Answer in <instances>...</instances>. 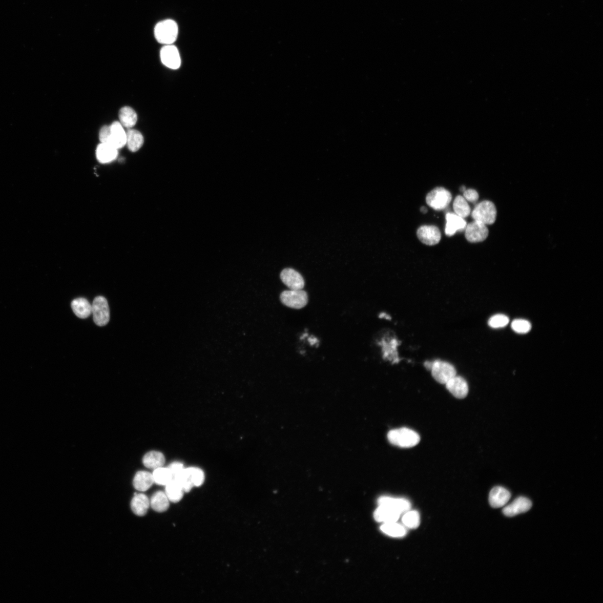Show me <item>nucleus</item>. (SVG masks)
I'll list each match as a JSON object with an SVG mask.
<instances>
[{
  "label": "nucleus",
  "mask_w": 603,
  "mask_h": 603,
  "mask_svg": "<svg viewBox=\"0 0 603 603\" xmlns=\"http://www.w3.org/2000/svg\"><path fill=\"white\" fill-rule=\"evenodd\" d=\"M165 462V459L163 453L157 451L147 452L142 459L143 464L145 467L153 470L162 467Z\"/></svg>",
  "instance_id": "5701e85b"
},
{
  "label": "nucleus",
  "mask_w": 603,
  "mask_h": 603,
  "mask_svg": "<svg viewBox=\"0 0 603 603\" xmlns=\"http://www.w3.org/2000/svg\"><path fill=\"white\" fill-rule=\"evenodd\" d=\"M154 483L152 473L146 471H139L133 480L134 488L139 492H145Z\"/></svg>",
  "instance_id": "aec40b11"
},
{
  "label": "nucleus",
  "mask_w": 603,
  "mask_h": 603,
  "mask_svg": "<svg viewBox=\"0 0 603 603\" xmlns=\"http://www.w3.org/2000/svg\"><path fill=\"white\" fill-rule=\"evenodd\" d=\"M421 211L422 213L426 214L427 212V209L425 207H422L421 209Z\"/></svg>",
  "instance_id": "ea45409f"
},
{
  "label": "nucleus",
  "mask_w": 603,
  "mask_h": 603,
  "mask_svg": "<svg viewBox=\"0 0 603 603\" xmlns=\"http://www.w3.org/2000/svg\"><path fill=\"white\" fill-rule=\"evenodd\" d=\"M496 214L495 204L489 201H484L476 205L472 211L471 216L474 220L486 225H492L496 221Z\"/></svg>",
  "instance_id": "20e7f679"
},
{
  "label": "nucleus",
  "mask_w": 603,
  "mask_h": 603,
  "mask_svg": "<svg viewBox=\"0 0 603 603\" xmlns=\"http://www.w3.org/2000/svg\"><path fill=\"white\" fill-rule=\"evenodd\" d=\"M402 522L406 527L414 529L420 524V516L418 512L408 511L403 516Z\"/></svg>",
  "instance_id": "7c9ffc66"
},
{
  "label": "nucleus",
  "mask_w": 603,
  "mask_h": 603,
  "mask_svg": "<svg viewBox=\"0 0 603 603\" xmlns=\"http://www.w3.org/2000/svg\"><path fill=\"white\" fill-rule=\"evenodd\" d=\"M417 235L422 243L430 246L438 244L441 239L439 228L433 225L421 226L418 230Z\"/></svg>",
  "instance_id": "9b49d317"
},
{
  "label": "nucleus",
  "mask_w": 603,
  "mask_h": 603,
  "mask_svg": "<svg viewBox=\"0 0 603 603\" xmlns=\"http://www.w3.org/2000/svg\"><path fill=\"white\" fill-rule=\"evenodd\" d=\"M99 139L101 143L119 149L126 145L127 132L120 122L116 121L109 127L104 126L101 129Z\"/></svg>",
  "instance_id": "f257e3e1"
},
{
  "label": "nucleus",
  "mask_w": 603,
  "mask_h": 603,
  "mask_svg": "<svg viewBox=\"0 0 603 603\" xmlns=\"http://www.w3.org/2000/svg\"><path fill=\"white\" fill-rule=\"evenodd\" d=\"M173 479L176 478L185 468L182 463L175 462L171 464L169 467Z\"/></svg>",
  "instance_id": "c9c22d12"
},
{
  "label": "nucleus",
  "mask_w": 603,
  "mask_h": 603,
  "mask_svg": "<svg viewBox=\"0 0 603 603\" xmlns=\"http://www.w3.org/2000/svg\"><path fill=\"white\" fill-rule=\"evenodd\" d=\"M532 506V502L529 499L521 496L503 508V513L507 517H514L527 512L530 510Z\"/></svg>",
  "instance_id": "ddd939ff"
},
{
  "label": "nucleus",
  "mask_w": 603,
  "mask_h": 603,
  "mask_svg": "<svg viewBox=\"0 0 603 603\" xmlns=\"http://www.w3.org/2000/svg\"><path fill=\"white\" fill-rule=\"evenodd\" d=\"M118 149L105 143H101L96 150V157L99 162L108 163L116 159Z\"/></svg>",
  "instance_id": "6ab92c4d"
},
{
  "label": "nucleus",
  "mask_w": 603,
  "mask_h": 603,
  "mask_svg": "<svg viewBox=\"0 0 603 603\" xmlns=\"http://www.w3.org/2000/svg\"><path fill=\"white\" fill-rule=\"evenodd\" d=\"M401 514L388 507L379 506L374 514L375 519L383 523L396 522L399 519Z\"/></svg>",
  "instance_id": "412c9836"
},
{
  "label": "nucleus",
  "mask_w": 603,
  "mask_h": 603,
  "mask_svg": "<svg viewBox=\"0 0 603 603\" xmlns=\"http://www.w3.org/2000/svg\"><path fill=\"white\" fill-rule=\"evenodd\" d=\"M284 305L294 309H301L307 305L308 298L307 292L301 290H284L280 296Z\"/></svg>",
  "instance_id": "39448f33"
},
{
  "label": "nucleus",
  "mask_w": 603,
  "mask_h": 603,
  "mask_svg": "<svg viewBox=\"0 0 603 603\" xmlns=\"http://www.w3.org/2000/svg\"><path fill=\"white\" fill-rule=\"evenodd\" d=\"M282 282L292 290H301L304 287V280L300 273L292 268L284 269L281 273Z\"/></svg>",
  "instance_id": "f8f14e48"
},
{
  "label": "nucleus",
  "mask_w": 603,
  "mask_h": 603,
  "mask_svg": "<svg viewBox=\"0 0 603 603\" xmlns=\"http://www.w3.org/2000/svg\"><path fill=\"white\" fill-rule=\"evenodd\" d=\"M186 469L194 486L196 487L201 486L205 480L203 471L197 467H190L186 468Z\"/></svg>",
  "instance_id": "2f4dec72"
},
{
  "label": "nucleus",
  "mask_w": 603,
  "mask_h": 603,
  "mask_svg": "<svg viewBox=\"0 0 603 603\" xmlns=\"http://www.w3.org/2000/svg\"><path fill=\"white\" fill-rule=\"evenodd\" d=\"M399 345V342L396 339H393L390 341L389 345H386L383 343L384 346V357L387 358L390 357V359H393V363H398L399 362V357L397 358V347Z\"/></svg>",
  "instance_id": "473e14b6"
},
{
  "label": "nucleus",
  "mask_w": 603,
  "mask_h": 603,
  "mask_svg": "<svg viewBox=\"0 0 603 603\" xmlns=\"http://www.w3.org/2000/svg\"><path fill=\"white\" fill-rule=\"evenodd\" d=\"M433 363V362H426L425 363V368L428 370H431L432 367Z\"/></svg>",
  "instance_id": "4c0bfd02"
},
{
  "label": "nucleus",
  "mask_w": 603,
  "mask_h": 603,
  "mask_svg": "<svg viewBox=\"0 0 603 603\" xmlns=\"http://www.w3.org/2000/svg\"><path fill=\"white\" fill-rule=\"evenodd\" d=\"M378 503L379 506L390 507L401 514L409 511L411 507V503L406 499L395 498L386 496L379 498Z\"/></svg>",
  "instance_id": "dca6fc26"
},
{
  "label": "nucleus",
  "mask_w": 603,
  "mask_h": 603,
  "mask_svg": "<svg viewBox=\"0 0 603 603\" xmlns=\"http://www.w3.org/2000/svg\"><path fill=\"white\" fill-rule=\"evenodd\" d=\"M93 321L98 326L107 325L110 318V308L108 301L102 296H98L92 304Z\"/></svg>",
  "instance_id": "423d86ee"
},
{
  "label": "nucleus",
  "mask_w": 603,
  "mask_h": 603,
  "mask_svg": "<svg viewBox=\"0 0 603 603\" xmlns=\"http://www.w3.org/2000/svg\"><path fill=\"white\" fill-rule=\"evenodd\" d=\"M513 330L518 334H527L531 329V324L529 321L524 319L514 320L511 325Z\"/></svg>",
  "instance_id": "72a5a7b5"
},
{
  "label": "nucleus",
  "mask_w": 603,
  "mask_h": 603,
  "mask_svg": "<svg viewBox=\"0 0 603 603\" xmlns=\"http://www.w3.org/2000/svg\"><path fill=\"white\" fill-rule=\"evenodd\" d=\"M178 34L177 23L172 20L159 22L154 29V35L161 44L172 45L176 41Z\"/></svg>",
  "instance_id": "7ed1b4c3"
},
{
  "label": "nucleus",
  "mask_w": 603,
  "mask_h": 603,
  "mask_svg": "<svg viewBox=\"0 0 603 603\" xmlns=\"http://www.w3.org/2000/svg\"><path fill=\"white\" fill-rule=\"evenodd\" d=\"M446 225L445 233L447 236H451L458 231H463L466 227V222L461 216L452 213L446 215Z\"/></svg>",
  "instance_id": "f3484780"
},
{
  "label": "nucleus",
  "mask_w": 603,
  "mask_h": 603,
  "mask_svg": "<svg viewBox=\"0 0 603 603\" xmlns=\"http://www.w3.org/2000/svg\"><path fill=\"white\" fill-rule=\"evenodd\" d=\"M511 498V494L502 487H495L491 490L489 502L491 507L499 508L505 506Z\"/></svg>",
  "instance_id": "2eb2a0df"
},
{
  "label": "nucleus",
  "mask_w": 603,
  "mask_h": 603,
  "mask_svg": "<svg viewBox=\"0 0 603 603\" xmlns=\"http://www.w3.org/2000/svg\"><path fill=\"white\" fill-rule=\"evenodd\" d=\"M144 144V138L138 130L129 129L127 132L126 145L129 150L136 152L139 150Z\"/></svg>",
  "instance_id": "a878e982"
},
{
  "label": "nucleus",
  "mask_w": 603,
  "mask_h": 603,
  "mask_svg": "<svg viewBox=\"0 0 603 603\" xmlns=\"http://www.w3.org/2000/svg\"><path fill=\"white\" fill-rule=\"evenodd\" d=\"M164 492L170 502L178 503L183 498L184 491L181 484L173 480L166 485Z\"/></svg>",
  "instance_id": "393cba45"
},
{
  "label": "nucleus",
  "mask_w": 603,
  "mask_h": 603,
  "mask_svg": "<svg viewBox=\"0 0 603 603\" xmlns=\"http://www.w3.org/2000/svg\"><path fill=\"white\" fill-rule=\"evenodd\" d=\"M508 317L503 314H497L490 318L488 325L493 328H500L506 326L509 323Z\"/></svg>",
  "instance_id": "f704fd0d"
},
{
  "label": "nucleus",
  "mask_w": 603,
  "mask_h": 603,
  "mask_svg": "<svg viewBox=\"0 0 603 603\" xmlns=\"http://www.w3.org/2000/svg\"><path fill=\"white\" fill-rule=\"evenodd\" d=\"M120 122L123 128L131 129L135 126L138 121V115L135 110L130 107H123L120 110Z\"/></svg>",
  "instance_id": "bb28decb"
},
{
  "label": "nucleus",
  "mask_w": 603,
  "mask_h": 603,
  "mask_svg": "<svg viewBox=\"0 0 603 603\" xmlns=\"http://www.w3.org/2000/svg\"><path fill=\"white\" fill-rule=\"evenodd\" d=\"M465 231L466 239L472 243L486 240L489 235V230L487 225L475 220L466 225Z\"/></svg>",
  "instance_id": "1a4fd4ad"
},
{
  "label": "nucleus",
  "mask_w": 603,
  "mask_h": 603,
  "mask_svg": "<svg viewBox=\"0 0 603 603\" xmlns=\"http://www.w3.org/2000/svg\"><path fill=\"white\" fill-rule=\"evenodd\" d=\"M160 58L163 64L171 69L177 70L181 66V57L175 46L166 45L161 48Z\"/></svg>",
  "instance_id": "9d476101"
},
{
  "label": "nucleus",
  "mask_w": 603,
  "mask_h": 603,
  "mask_svg": "<svg viewBox=\"0 0 603 603\" xmlns=\"http://www.w3.org/2000/svg\"><path fill=\"white\" fill-rule=\"evenodd\" d=\"M431 371L435 380L443 384H445L450 379L456 376L454 366L441 360L433 361Z\"/></svg>",
  "instance_id": "6e6552de"
},
{
  "label": "nucleus",
  "mask_w": 603,
  "mask_h": 603,
  "mask_svg": "<svg viewBox=\"0 0 603 603\" xmlns=\"http://www.w3.org/2000/svg\"><path fill=\"white\" fill-rule=\"evenodd\" d=\"M460 190H461V191L462 192H464L466 190V188L465 186H462V188H461V189H460Z\"/></svg>",
  "instance_id": "a19ab883"
},
{
  "label": "nucleus",
  "mask_w": 603,
  "mask_h": 603,
  "mask_svg": "<svg viewBox=\"0 0 603 603\" xmlns=\"http://www.w3.org/2000/svg\"><path fill=\"white\" fill-rule=\"evenodd\" d=\"M453 210L455 213L464 219L470 215L471 209L467 201L464 197L458 196L453 203Z\"/></svg>",
  "instance_id": "c756f323"
},
{
  "label": "nucleus",
  "mask_w": 603,
  "mask_h": 603,
  "mask_svg": "<svg viewBox=\"0 0 603 603\" xmlns=\"http://www.w3.org/2000/svg\"><path fill=\"white\" fill-rule=\"evenodd\" d=\"M381 530L385 534L393 537H402L406 534V528L396 522L385 523L381 527Z\"/></svg>",
  "instance_id": "cd10ccee"
},
{
  "label": "nucleus",
  "mask_w": 603,
  "mask_h": 603,
  "mask_svg": "<svg viewBox=\"0 0 603 603\" xmlns=\"http://www.w3.org/2000/svg\"><path fill=\"white\" fill-rule=\"evenodd\" d=\"M452 200L451 193L443 188H437L427 195L428 205L436 210H442L449 206Z\"/></svg>",
  "instance_id": "0eeeda50"
},
{
  "label": "nucleus",
  "mask_w": 603,
  "mask_h": 603,
  "mask_svg": "<svg viewBox=\"0 0 603 603\" xmlns=\"http://www.w3.org/2000/svg\"><path fill=\"white\" fill-rule=\"evenodd\" d=\"M131 508L133 513L139 517L145 515L151 507L150 500L144 494L135 493L131 501Z\"/></svg>",
  "instance_id": "a211bd4d"
},
{
  "label": "nucleus",
  "mask_w": 603,
  "mask_h": 603,
  "mask_svg": "<svg viewBox=\"0 0 603 603\" xmlns=\"http://www.w3.org/2000/svg\"><path fill=\"white\" fill-rule=\"evenodd\" d=\"M464 198L466 201L470 202H476L479 199V194L476 191L473 189L466 190L464 192Z\"/></svg>",
  "instance_id": "e433bc0d"
},
{
  "label": "nucleus",
  "mask_w": 603,
  "mask_h": 603,
  "mask_svg": "<svg viewBox=\"0 0 603 603\" xmlns=\"http://www.w3.org/2000/svg\"><path fill=\"white\" fill-rule=\"evenodd\" d=\"M379 318H384V319L390 320V317L385 313H384V314L383 313V314H381L380 315H379Z\"/></svg>",
  "instance_id": "58836bf2"
},
{
  "label": "nucleus",
  "mask_w": 603,
  "mask_h": 603,
  "mask_svg": "<svg viewBox=\"0 0 603 603\" xmlns=\"http://www.w3.org/2000/svg\"><path fill=\"white\" fill-rule=\"evenodd\" d=\"M445 385L447 390L457 399H464L468 394V383L461 377H453Z\"/></svg>",
  "instance_id": "4468645a"
},
{
  "label": "nucleus",
  "mask_w": 603,
  "mask_h": 603,
  "mask_svg": "<svg viewBox=\"0 0 603 603\" xmlns=\"http://www.w3.org/2000/svg\"><path fill=\"white\" fill-rule=\"evenodd\" d=\"M154 483L165 486L173 480V476L169 468L164 466L154 470L152 473Z\"/></svg>",
  "instance_id": "c85d7f7f"
},
{
  "label": "nucleus",
  "mask_w": 603,
  "mask_h": 603,
  "mask_svg": "<svg viewBox=\"0 0 603 603\" xmlns=\"http://www.w3.org/2000/svg\"><path fill=\"white\" fill-rule=\"evenodd\" d=\"M170 501L165 492L158 491L155 493L150 500L151 507L154 511L158 513H163L168 510L170 507Z\"/></svg>",
  "instance_id": "b1692460"
},
{
  "label": "nucleus",
  "mask_w": 603,
  "mask_h": 603,
  "mask_svg": "<svg viewBox=\"0 0 603 603\" xmlns=\"http://www.w3.org/2000/svg\"><path fill=\"white\" fill-rule=\"evenodd\" d=\"M388 439L390 444L402 448L414 447L420 441L419 434L408 428H401L390 431L388 433Z\"/></svg>",
  "instance_id": "f03ea898"
},
{
  "label": "nucleus",
  "mask_w": 603,
  "mask_h": 603,
  "mask_svg": "<svg viewBox=\"0 0 603 603\" xmlns=\"http://www.w3.org/2000/svg\"><path fill=\"white\" fill-rule=\"evenodd\" d=\"M73 313L78 318L82 319L88 318L92 314V305L88 300L79 298L74 300L71 303Z\"/></svg>",
  "instance_id": "4be33fe9"
}]
</instances>
